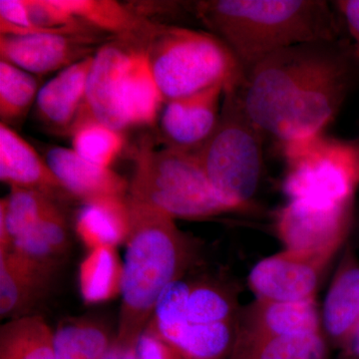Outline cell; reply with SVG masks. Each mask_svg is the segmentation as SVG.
I'll return each mask as SVG.
<instances>
[{"mask_svg":"<svg viewBox=\"0 0 359 359\" xmlns=\"http://www.w3.org/2000/svg\"><path fill=\"white\" fill-rule=\"evenodd\" d=\"M128 197L176 219L200 221L235 210L214 190L195 153L139 149Z\"/></svg>","mask_w":359,"mask_h":359,"instance_id":"6","label":"cell"},{"mask_svg":"<svg viewBox=\"0 0 359 359\" xmlns=\"http://www.w3.org/2000/svg\"><path fill=\"white\" fill-rule=\"evenodd\" d=\"M226 88L223 84L215 85L165 103L160 130L166 147L190 153L199 151L218 126Z\"/></svg>","mask_w":359,"mask_h":359,"instance_id":"12","label":"cell"},{"mask_svg":"<svg viewBox=\"0 0 359 359\" xmlns=\"http://www.w3.org/2000/svg\"><path fill=\"white\" fill-rule=\"evenodd\" d=\"M56 276L11 250L0 252V316L6 320L32 316L50 292Z\"/></svg>","mask_w":359,"mask_h":359,"instance_id":"16","label":"cell"},{"mask_svg":"<svg viewBox=\"0 0 359 359\" xmlns=\"http://www.w3.org/2000/svg\"><path fill=\"white\" fill-rule=\"evenodd\" d=\"M116 337L100 318L77 316L61 321L54 330L56 359H104Z\"/></svg>","mask_w":359,"mask_h":359,"instance_id":"23","label":"cell"},{"mask_svg":"<svg viewBox=\"0 0 359 359\" xmlns=\"http://www.w3.org/2000/svg\"><path fill=\"white\" fill-rule=\"evenodd\" d=\"M137 344L138 339L122 341L115 339L112 346L114 359H139Z\"/></svg>","mask_w":359,"mask_h":359,"instance_id":"32","label":"cell"},{"mask_svg":"<svg viewBox=\"0 0 359 359\" xmlns=\"http://www.w3.org/2000/svg\"><path fill=\"white\" fill-rule=\"evenodd\" d=\"M170 359H185L183 358V356L180 355L179 353H177L176 351H172L171 358Z\"/></svg>","mask_w":359,"mask_h":359,"instance_id":"34","label":"cell"},{"mask_svg":"<svg viewBox=\"0 0 359 359\" xmlns=\"http://www.w3.org/2000/svg\"><path fill=\"white\" fill-rule=\"evenodd\" d=\"M264 137L245 112L237 87L224 89L218 126L195 154L214 190L236 212H252L256 208Z\"/></svg>","mask_w":359,"mask_h":359,"instance_id":"5","label":"cell"},{"mask_svg":"<svg viewBox=\"0 0 359 359\" xmlns=\"http://www.w3.org/2000/svg\"><path fill=\"white\" fill-rule=\"evenodd\" d=\"M130 231L123 261L122 302L115 339L137 340L152 318L158 299L184 278L196 245L173 217L127 196Z\"/></svg>","mask_w":359,"mask_h":359,"instance_id":"3","label":"cell"},{"mask_svg":"<svg viewBox=\"0 0 359 359\" xmlns=\"http://www.w3.org/2000/svg\"><path fill=\"white\" fill-rule=\"evenodd\" d=\"M134 44L117 39L102 45L94 54L78 114L88 115L118 131L128 128L124 107L125 78Z\"/></svg>","mask_w":359,"mask_h":359,"instance_id":"10","label":"cell"},{"mask_svg":"<svg viewBox=\"0 0 359 359\" xmlns=\"http://www.w3.org/2000/svg\"><path fill=\"white\" fill-rule=\"evenodd\" d=\"M0 359H56L54 330L36 314L6 320L0 327Z\"/></svg>","mask_w":359,"mask_h":359,"instance_id":"26","label":"cell"},{"mask_svg":"<svg viewBox=\"0 0 359 359\" xmlns=\"http://www.w3.org/2000/svg\"><path fill=\"white\" fill-rule=\"evenodd\" d=\"M69 133L72 137V150L97 166L110 168L124 147L123 132L88 115L78 114Z\"/></svg>","mask_w":359,"mask_h":359,"instance_id":"27","label":"cell"},{"mask_svg":"<svg viewBox=\"0 0 359 359\" xmlns=\"http://www.w3.org/2000/svg\"><path fill=\"white\" fill-rule=\"evenodd\" d=\"M122 282L123 263L116 248L89 250L78 271V287L85 304L112 301L121 295Z\"/></svg>","mask_w":359,"mask_h":359,"instance_id":"25","label":"cell"},{"mask_svg":"<svg viewBox=\"0 0 359 359\" xmlns=\"http://www.w3.org/2000/svg\"><path fill=\"white\" fill-rule=\"evenodd\" d=\"M359 321V259L347 247L323 304L321 325L328 339L341 348Z\"/></svg>","mask_w":359,"mask_h":359,"instance_id":"18","label":"cell"},{"mask_svg":"<svg viewBox=\"0 0 359 359\" xmlns=\"http://www.w3.org/2000/svg\"><path fill=\"white\" fill-rule=\"evenodd\" d=\"M70 248L67 221L57 208L16 238L9 250L56 276L67 259Z\"/></svg>","mask_w":359,"mask_h":359,"instance_id":"19","label":"cell"},{"mask_svg":"<svg viewBox=\"0 0 359 359\" xmlns=\"http://www.w3.org/2000/svg\"><path fill=\"white\" fill-rule=\"evenodd\" d=\"M93 56L59 71L37 94V116L54 131L70 132L83 104Z\"/></svg>","mask_w":359,"mask_h":359,"instance_id":"17","label":"cell"},{"mask_svg":"<svg viewBox=\"0 0 359 359\" xmlns=\"http://www.w3.org/2000/svg\"><path fill=\"white\" fill-rule=\"evenodd\" d=\"M353 39L359 58V0H339L332 4Z\"/></svg>","mask_w":359,"mask_h":359,"instance_id":"31","label":"cell"},{"mask_svg":"<svg viewBox=\"0 0 359 359\" xmlns=\"http://www.w3.org/2000/svg\"><path fill=\"white\" fill-rule=\"evenodd\" d=\"M354 201L318 205L290 200L276 212V236L285 249L335 257L353 226Z\"/></svg>","mask_w":359,"mask_h":359,"instance_id":"8","label":"cell"},{"mask_svg":"<svg viewBox=\"0 0 359 359\" xmlns=\"http://www.w3.org/2000/svg\"><path fill=\"white\" fill-rule=\"evenodd\" d=\"M164 103L166 101L151 70L145 47L135 43L125 78L124 107L129 127L154 125Z\"/></svg>","mask_w":359,"mask_h":359,"instance_id":"22","label":"cell"},{"mask_svg":"<svg viewBox=\"0 0 359 359\" xmlns=\"http://www.w3.org/2000/svg\"><path fill=\"white\" fill-rule=\"evenodd\" d=\"M143 46L166 102L215 85L238 87L244 79L233 52L211 32L157 25Z\"/></svg>","mask_w":359,"mask_h":359,"instance_id":"4","label":"cell"},{"mask_svg":"<svg viewBox=\"0 0 359 359\" xmlns=\"http://www.w3.org/2000/svg\"><path fill=\"white\" fill-rule=\"evenodd\" d=\"M126 198H101L83 202L75 218V231L87 249L117 248L126 243L130 231Z\"/></svg>","mask_w":359,"mask_h":359,"instance_id":"21","label":"cell"},{"mask_svg":"<svg viewBox=\"0 0 359 359\" xmlns=\"http://www.w3.org/2000/svg\"><path fill=\"white\" fill-rule=\"evenodd\" d=\"M193 11L233 52L245 73L287 47L340 40L339 20L323 0H209Z\"/></svg>","mask_w":359,"mask_h":359,"instance_id":"2","label":"cell"},{"mask_svg":"<svg viewBox=\"0 0 359 359\" xmlns=\"http://www.w3.org/2000/svg\"><path fill=\"white\" fill-rule=\"evenodd\" d=\"M137 346L139 359H170L173 351L166 342L148 327L142 332Z\"/></svg>","mask_w":359,"mask_h":359,"instance_id":"30","label":"cell"},{"mask_svg":"<svg viewBox=\"0 0 359 359\" xmlns=\"http://www.w3.org/2000/svg\"><path fill=\"white\" fill-rule=\"evenodd\" d=\"M334 257L285 249L252 268L249 287L257 299L297 302L316 299L321 276Z\"/></svg>","mask_w":359,"mask_h":359,"instance_id":"9","label":"cell"},{"mask_svg":"<svg viewBox=\"0 0 359 359\" xmlns=\"http://www.w3.org/2000/svg\"><path fill=\"white\" fill-rule=\"evenodd\" d=\"M57 208V202L43 193L11 187L0 201V252L9 250L16 238Z\"/></svg>","mask_w":359,"mask_h":359,"instance_id":"24","label":"cell"},{"mask_svg":"<svg viewBox=\"0 0 359 359\" xmlns=\"http://www.w3.org/2000/svg\"><path fill=\"white\" fill-rule=\"evenodd\" d=\"M0 180L11 187L39 191L56 202L71 197L46 160L4 123H0Z\"/></svg>","mask_w":359,"mask_h":359,"instance_id":"14","label":"cell"},{"mask_svg":"<svg viewBox=\"0 0 359 359\" xmlns=\"http://www.w3.org/2000/svg\"><path fill=\"white\" fill-rule=\"evenodd\" d=\"M353 44L341 40L287 47L245 73L238 97L264 136L280 142L325 133L358 74Z\"/></svg>","mask_w":359,"mask_h":359,"instance_id":"1","label":"cell"},{"mask_svg":"<svg viewBox=\"0 0 359 359\" xmlns=\"http://www.w3.org/2000/svg\"><path fill=\"white\" fill-rule=\"evenodd\" d=\"M39 81L30 73L0 60V118L6 125L25 117L39 91Z\"/></svg>","mask_w":359,"mask_h":359,"instance_id":"29","label":"cell"},{"mask_svg":"<svg viewBox=\"0 0 359 359\" xmlns=\"http://www.w3.org/2000/svg\"><path fill=\"white\" fill-rule=\"evenodd\" d=\"M230 359H330L321 332L236 344Z\"/></svg>","mask_w":359,"mask_h":359,"instance_id":"28","label":"cell"},{"mask_svg":"<svg viewBox=\"0 0 359 359\" xmlns=\"http://www.w3.org/2000/svg\"><path fill=\"white\" fill-rule=\"evenodd\" d=\"M97 42V37L59 32L0 34V56L30 74H46L91 56Z\"/></svg>","mask_w":359,"mask_h":359,"instance_id":"11","label":"cell"},{"mask_svg":"<svg viewBox=\"0 0 359 359\" xmlns=\"http://www.w3.org/2000/svg\"><path fill=\"white\" fill-rule=\"evenodd\" d=\"M67 13L98 32H108L118 40L143 45L154 23L114 0H57Z\"/></svg>","mask_w":359,"mask_h":359,"instance_id":"20","label":"cell"},{"mask_svg":"<svg viewBox=\"0 0 359 359\" xmlns=\"http://www.w3.org/2000/svg\"><path fill=\"white\" fill-rule=\"evenodd\" d=\"M289 200L318 205L354 201L359 187V143L325 133L280 144Z\"/></svg>","mask_w":359,"mask_h":359,"instance_id":"7","label":"cell"},{"mask_svg":"<svg viewBox=\"0 0 359 359\" xmlns=\"http://www.w3.org/2000/svg\"><path fill=\"white\" fill-rule=\"evenodd\" d=\"M316 299L297 302L257 299L238 318L236 344L320 332Z\"/></svg>","mask_w":359,"mask_h":359,"instance_id":"13","label":"cell"},{"mask_svg":"<svg viewBox=\"0 0 359 359\" xmlns=\"http://www.w3.org/2000/svg\"><path fill=\"white\" fill-rule=\"evenodd\" d=\"M56 178L71 197L82 202L101 198H125L129 183L111 168L97 166L77 155L72 149L52 147L45 156Z\"/></svg>","mask_w":359,"mask_h":359,"instance_id":"15","label":"cell"},{"mask_svg":"<svg viewBox=\"0 0 359 359\" xmlns=\"http://www.w3.org/2000/svg\"><path fill=\"white\" fill-rule=\"evenodd\" d=\"M342 356L346 359H359V321L348 340L341 347Z\"/></svg>","mask_w":359,"mask_h":359,"instance_id":"33","label":"cell"}]
</instances>
